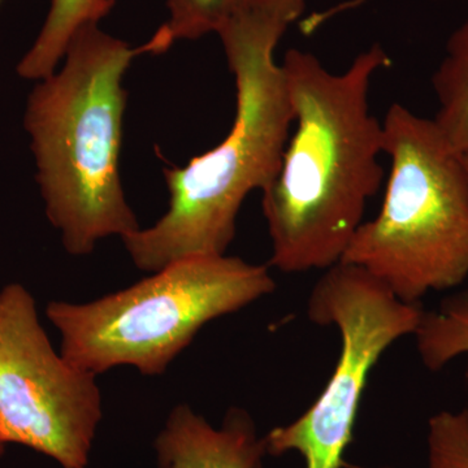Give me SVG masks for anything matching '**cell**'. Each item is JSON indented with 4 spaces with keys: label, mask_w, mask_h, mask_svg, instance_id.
I'll list each match as a JSON object with an SVG mask.
<instances>
[{
    "label": "cell",
    "mask_w": 468,
    "mask_h": 468,
    "mask_svg": "<svg viewBox=\"0 0 468 468\" xmlns=\"http://www.w3.org/2000/svg\"><path fill=\"white\" fill-rule=\"evenodd\" d=\"M288 27L246 5L218 33L236 85L232 128L184 167L163 169L168 211L153 227L122 239L140 270L156 272L186 258L227 254L246 197L275 177L294 122L284 69L276 60Z\"/></svg>",
    "instance_id": "cell-2"
},
{
    "label": "cell",
    "mask_w": 468,
    "mask_h": 468,
    "mask_svg": "<svg viewBox=\"0 0 468 468\" xmlns=\"http://www.w3.org/2000/svg\"><path fill=\"white\" fill-rule=\"evenodd\" d=\"M432 88L439 106L433 122L452 149L468 155V18L449 37Z\"/></svg>",
    "instance_id": "cell-10"
},
{
    "label": "cell",
    "mask_w": 468,
    "mask_h": 468,
    "mask_svg": "<svg viewBox=\"0 0 468 468\" xmlns=\"http://www.w3.org/2000/svg\"><path fill=\"white\" fill-rule=\"evenodd\" d=\"M414 335L419 356L430 371H440L468 354V289L446 297L439 309L424 311Z\"/></svg>",
    "instance_id": "cell-11"
},
{
    "label": "cell",
    "mask_w": 468,
    "mask_h": 468,
    "mask_svg": "<svg viewBox=\"0 0 468 468\" xmlns=\"http://www.w3.org/2000/svg\"><path fill=\"white\" fill-rule=\"evenodd\" d=\"M97 377L48 340L36 301L14 282L0 291V442L20 443L63 468H86L101 396Z\"/></svg>",
    "instance_id": "cell-7"
},
{
    "label": "cell",
    "mask_w": 468,
    "mask_h": 468,
    "mask_svg": "<svg viewBox=\"0 0 468 468\" xmlns=\"http://www.w3.org/2000/svg\"><path fill=\"white\" fill-rule=\"evenodd\" d=\"M463 158H464V163H466V168H467V172H468V155H463Z\"/></svg>",
    "instance_id": "cell-17"
},
{
    "label": "cell",
    "mask_w": 468,
    "mask_h": 468,
    "mask_svg": "<svg viewBox=\"0 0 468 468\" xmlns=\"http://www.w3.org/2000/svg\"><path fill=\"white\" fill-rule=\"evenodd\" d=\"M275 289L267 266L227 254L193 257L89 303L50 302L46 316L60 334L61 354L76 367L97 377L132 366L158 377L202 326Z\"/></svg>",
    "instance_id": "cell-5"
},
{
    "label": "cell",
    "mask_w": 468,
    "mask_h": 468,
    "mask_svg": "<svg viewBox=\"0 0 468 468\" xmlns=\"http://www.w3.org/2000/svg\"><path fill=\"white\" fill-rule=\"evenodd\" d=\"M428 468H468V409L428 420Z\"/></svg>",
    "instance_id": "cell-13"
},
{
    "label": "cell",
    "mask_w": 468,
    "mask_h": 468,
    "mask_svg": "<svg viewBox=\"0 0 468 468\" xmlns=\"http://www.w3.org/2000/svg\"><path fill=\"white\" fill-rule=\"evenodd\" d=\"M390 160L377 218L365 221L344 263L363 268L408 303L468 277V172L432 119L394 103L383 120Z\"/></svg>",
    "instance_id": "cell-4"
},
{
    "label": "cell",
    "mask_w": 468,
    "mask_h": 468,
    "mask_svg": "<svg viewBox=\"0 0 468 468\" xmlns=\"http://www.w3.org/2000/svg\"><path fill=\"white\" fill-rule=\"evenodd\" d=\"M155 449L159 468H261L268 454L248 412L230 409L215 428L187 405L171 412Z\"/></svg>",
    "instance_id": "cell-8"
},
{
    "label": "cell",
    "mask_w": 468,
    "mask_h": 468,
    "mask_svg": "<svg viewBox=\"0 0 468 468\" xmlns=\"http://www.w3.org/2000/svg\"><path fill=\"white\" fill-rule=\"evenodd\" d=\"M3 0H0V5H2Z\"/></svg>",
    "instance_id": "cell-18"
},
{
    "label": "cell",
    "mask_w": 468,
    "mask_h": 468,
    "mask_svg": "<svg viewBox=\"0 0 468 468\" xmlns=\"http://www.w3.org/2000/svg\"><path fill=\"white\" fill-rule=\"evenodd\" d=\"M424 311L421 303L399 300L380 280L354 264L340 261L323 271L310 292L307 315L314 324L337 328L340 356L310 409L264 437L268 454L297 452L304 468H343L369 374L385 351L415 334Z\"/></svg>",
    "instance_id": "cell-6"
},
{
    "label": "cell",
    "mask_w": 468,
    "mask_h": 468,
    "mask_svg": "<svg viewBox=\"0 0 468 468\" xmlns=\"http://www.w3.org/2000/svg\"><path fill=\"white\" fill-rule=\"evenodd\" d=\"M390 64L378 43L343 72L311 52L286 51L282 66L294 122L279 171L261 190L271 267L301 273L343 261L384 181L383 122L371 112L369 90Z\"/></svg>",
    "instance_id": "cell-1"
},
{
    "label": "cell",
    "mask_w": 468,
    "mask_h": 468,
    "mask_svg": "<svg viewBox=\"0 0 468 468\" xmlns=\"http://www.w3.org/2000/svg\"><path fill=\"white\" fill-rule=\"evenodd\" d=\"M113 7L115 0H52L41 32L18 61L17 75L38 81L54 73L77 30L100 24Z\"/></svg>",
    "instance_id": "cell-9"
},
{
    "label": "cell",
    "mask_w": 468,
    "mask_h": 468,
    "mask_svg": "<svg viewBox=\"0 0 468 468\" xmlns=\"http://www.w3.org/2000/svg\"><path fill=\"white\" fill-rule=\"evenodd\" d=\"M368 2H371V0H344V2L337 3V5L326 8L324 11H318L310 15V16L304 18L303 26L307 32L315 33L328 21L334 20L335 17L346 14V12L358 9L362 5H367Z\"/></svg>",
    "instance_id": "cell-15"
},
{
    "label": "cell",
    "mask_w": 468,
    "mask_h": 468,
    "mask_svg": "<svg viewBox=\"0 0 468 468\" xmlns=\"http://www.w3.org/2000/svg\"><path fill=\"white\" fill-rule=\"evenodd\" d=\"M249 5H254L275 16L282 18L291 26L301 17L306 7V0H248Z\"/></svg>",
    "instance_id": "cell-14"
},
{
    "label": "cell",
    "mask_w": 468,
    "mask_h": 468,
    "mask_svg": "<svg viewBox=\"0 0 468 468\" xmlns=\"http://www.w3.org/2000/svg\"><path fill=\"white\" fill-rule=\"evenodd\" d=\"M3 452H5V445L0 442V457H2Z\"/></svg>",
    "instance_id": "cell-16"
},
{
    "label": "cell",
    "mask_w": 468,
    "mask_h": 468,
    "mask_svg": "<svg viewBox=\"0 0 468 468\" xmlns=\"http://www.w3.org/2000/svg\"><path fill=\"white\" fill-rule=\"evenodd\" d=\"M248 0H168L169 20L160 29L174 43L218 33Z\"/></svg>",
    "instance_id": "cell-12"
},
{
    "label": "cell",
    "mask_w": 468,
    "mask_h": 468,
    "mask_svg": "<svg viewBox=\"0 0 468 468\" xmlns=\"http://www.w3.org/2000/svg\"><path fill=\"white\" fill-rule=\"evenodd\" d=\"M169 48L160 30L132 48L100 24H86L70 39L61 69L30 91L24 128L36 180L46 215L70 255L90 254L101 239L140 229L120 177L122 80L135 57Z\"/></svg>",
    "instance_id": "cell-3"
}]
</instances>
